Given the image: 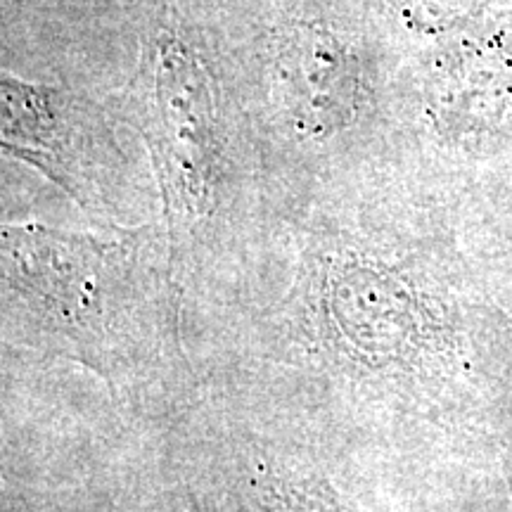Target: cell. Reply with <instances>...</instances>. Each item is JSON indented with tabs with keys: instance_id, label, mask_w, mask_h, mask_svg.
Wrapping results in <instances>:
<instances>
[{
	"instance_id": "3957f363",
	"label": "cell",
	"mask_w": 512,
	"mask_h": 512,
	"mask_svg": "<svg viewBox=\"0 0 512 512\" xmlns=\"http://www.w3.org/2000/svg\"><path fill=\"white\" fill-rule=\"evenodd\" d=\"M152 112V147L166 209L171 216L178 211L183 219H200L214 207L221 150L207 81L183 48L169 46L159 55Z\"/></svg>"
},
{
	"instance_id": "7a4b0ae2",
	"label": "cell",
	"mask_w": 512,
	"mask_h": 512,
	"mask_svg": "<svg viewBox=\"0 0 512 512\" xmlns=\"http://www.w3.org/2000/svg\"><path fill=\"white\" fill-rule=\"evenodd\" d=\"M3 147L83 209L110 211L124 190V152L91 100L3 74Z\"/></svg>"
},
{
	"instance_id": "277c9868",
	"label": "cell",
	"mask_w": 512,
	"mask_h": 512,
	"mask_svg": "<svg viewBox=\"0 0 512 512\" xmlns=\"http://www.w3.org/2000/svg\"><path fill=\"white\" fill-rule=\"evenodd\" d=\"M285 91L290 107L313 131H332L354 112L356 74L349 55L328 36H294L283 50Z\"/></svg>"
},
{
	"instance_id": "6da1fadb",
	"label": "cell",
	"mask_w": 512,
	"mask_h": 512,
	"mask_svg": "<svg viewBox=\"0 0 512 512\" xmlns=\"http://www.w3.org/2000/svg\"><path fill=\"white\" fill-rule=\"evenodd\" d=\"M140 235L3 228L5 287L53 347L105 373L124 358L150 271Z\"/></svg>"
},
{
	"instance_id": "5b68a950",
	"label": "cell",
	"mask_w": 512,
	"mask_h": 512,
	"mask_svg": "<svg viewBox=\"0 0 512 512\" xmlns=\"http://www.w3.org/2000/svg\"><path fill=\"white\" fill-rule=\"evenodd\" d=\"M482 0H411V15L432 31L453 29L475 15Z\"/></svg>"
}]
</instances>
